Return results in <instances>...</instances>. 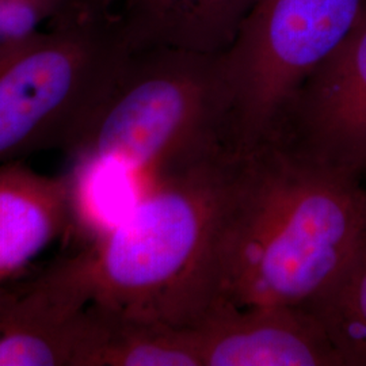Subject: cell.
I'll list each match as a JSON object with an SVG mask.
<instances>
[{
  "label": "cell",
  "mask_w": 366,
  "mask_h": 366,
  "mask_svg": "<svg viewBox=\"0 0 366 366\" xmlns=\"http://www.w3.org/2000/svg\"><path fill=\"white\" fill-rule=\"evenodd\" d=\"M316 163L366 171V18L293 98L273 139Z\"/></svg>",
  "instance_id": "cell-6"
},
{
  "label": "cell",
  "mask_w": 366,
  "mask_h": 366,
  "mask_svg": "<svg viewBox=\"0 0 366 366\" xmlns=\"http://www.w3.org/2000/svg\"><path fill=\"white\" fill-rule=\"evenodd\" d=\"M362 183H364V229H362V240L366 243V171L362 175Z\"/></svg>",
  "instance_id": "cell-13"
},
{
  "label": "cell",
  "mask_w": 366,
  "mask_h": 366,
  "mask_svg": "<svg viewBox=\"0 0 366 366\" xmlns=\"http://www.w3.org/2000/svg\"><path fill=\"white\" fill-rule=\"evenodd\" d=\"M366 18V0H258L222 53L232 144L269 143L301 86Z\"/></svg>",
  "instance_id": "cell-5"
},
{
  "label": "cell",
  "mask_w": 366,
  "mask_h": 366,
  "mask_svg": "<svg viewBox=\"0 0 366 366\" xmlns=\"http://www.w3.org/2000/svg\"><path fill=\"white\" fill-rule=\"evenodd\" d=\"M68 228L66 174H39L22 160L0 166V288L21 278Z\"/></svg>",
  "instance_id": "cell-10"
},
{
  "label": "cell",
  "mask_w": 366,
  "mask_h": 366,
  "mask_svg": "<svg viewBox=\"0 0 366 366\" xmlns=\"http://www.w3.org/2000/svg\"><path fill=\"white\" fill-rule=\"evenodd\" d=\"M362 229L361 175L257 147L237 157L229 183L208 310L308 305L352 261Z\"/></svg>",
  "instance_id": "cell-1"
},
{
  "label": "cell",
  "mask_w": 366,
  "mask_h": 366,
  "mask_svg": "<svg viewBox=\"0 0 366 366\" xmlns=\"http://www.w3.org/2000/svg\"><path fill=\"white\" fill-rule=\"evenodd\" d=\"M237 157L160 181L107 234L56 262L81 302L192 327L212 299L214 242Z\"/></svg>",
  "instance_id": "cell-2"
},
{
  "label": "cell",
  "mask_w": 366,
  "mask_h": 366,
  "mask_svg": "<svg viewBox=\"0 0 366 366\" xmlns=\"http://www.w3.org/2000/svg\"><path fill=\"white\" fill-rule=\"evenodd\" d=\"M305 308L323 325L343 366H366V243L342 274Z\"/></svg>",
  "instance_id": "cell-11"
},
{
  "label": "cell",
  "mask_w": 366,
  "mask_h": 366,
  "mask_svg": "<svg viewBox=\"0 0 366 366\" xmlns=\"http://www.w3.org/2000/svg\"><path fill=\"white\" fill-rule=\"evenodd\" d=\"M258 0H71L114 27L128 51L225 53Z\"/></svg>",
  "instance_id": "cell-9"
},
{
  "label": "cell",
  "mask_w": 366,
  "mask_h": 366,
  "mask_svg": "<svg viewBox=\"0 0 366 366\" xmlns=\"http://www.w3.org/2000/svg\"><path fill=\"white\" fill-rule=\"evenodd\" d=\"M131 51L97 14L66 9L0 57V166L68 151Z\"/></svg>",
  "instance_id": "cell-4"
},
{
  "label": "cell",
  "mask_w": 366,
  "mask_h": 366,
  "mask_svg": "<svg viewBox=\"0 0 366 366\" xmlns=\"http://www.w3.org/2000/svg\"><path fill=\"white\" fill-rule=\"evenodd\" d=\"M71 0H0V37L9 48L31 39L66 11Z\"/></svg>",
  "instance_id": "cell-12"
},
{
  "label": "cell",
  "mask_w": 366,
  "mask_h": 366,
  "mask_svg": "<svg viewBox=\"0 0 366 366\" xmlns=\"http://www.w3.org/2000/svg\"><path fill=\"white\" fill-rule=\"evenodd\" d=\"M68 155L106 162L148 187L236 155L222 53H128Z\"/></svg>",
  "instance_id": "cell-3"
},
{
  "label": "cell",
  "mask_w": 366,
  "mask_h": 366,
  "mask_svg": "<svg viewBox=\"0 0 366 366\" xmlns=\"http://www.w3.org/2000/svg\"><path fill=\"white\" fill-rule=\"evenodd\" d=\"M189 328L201 366H343L305 307L214 305Z\"/></svg>",
  "instance_id": "cell-8"
},
{
  "label": "cell",
  "mask_w": 366,
  "mask_h": 366,
  "mask_svg": "<svg viewBox=\"0 0 366 366\" xmlns=\"http://www.w3.org/2000/svg\"><path fill=\"white\" fill-rule=\"evenodd\" d=\"M53 266L0 288V366H94L104 332Z\"/></svg>",
  "instance_id": "cell-7"
},
{
  "label": "cell",
  "mask_w": 366,
  "mask_h": 366,
  "mask_svg": "<svg viewBox=\"0 0 366 366\" xmlns=\"http://www.w3.org/2000/svg\"><path fill=\"white\" fill-rule=\"evenodd\" d=\"M9 49H11V48H9V46L4 44V41L0 37V57H1L4 53L7 52Z\"/></svg>",
  "instance_id": "cell-14"
}]
</instances>
